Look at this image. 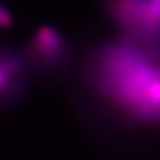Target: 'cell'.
<instances>
[{
    "label": "cell",
    "mask_w": 160,
    "mask_h": 160,
    "mask_svg": "<svg viewBox=\"0 0 160 160\" xmlns=\"http://www.w3.org/2000/svg\"><path fill=\"white\" fill-rule=\"evenodd\" d=\"M90 96L131 127L160 130V35L121 33L90 47L80 63Z\"/></svg>",
    "instance_id": "6da1fadb"
},
{
    "label": "cell",
    "mask_w": 160,
    "mask_h": 160,
    "mask_svg": "<svg viewBox=\"0 0 160 160\" xmlns=\"http://www.w3.org/2000/svg\"><path fill=\"white\" fill-rule=\"evenodd\" d=\"M33 72L60 77L71 69L72 46L67 36L52 26H41L30 36L22 49Z\"/></svg>",
    "instance_id": "7a4b0ae2"
},
{
    "label": "cell",
    "mask_w": 160,
    "mask_h": 160,
    "mask_svg": "<svg viewBox=\"0 0 160 160\" xmlns=\"http://www.w3.org/2000/svg\"><path fill=\"white\" fill-rule=\"evenodd\" d=\"M98 3L121 33L160 35V0H98Z\"/></svg>",
    "instance_id": "3957f363"
},
{
    "label": "cell",
    "mask_w": 160,
    "mask_h": 160,
    "mask_svg": "<svg viewBox=\"0 0 160 160\" xmlns=\"http://www.w3.org/2000/svg\"><path fill=\"white\" fill-rule=\"evenodd\" d=\"M35 72L22 50L0 45V108L25 97Z\"/></svg>",
    "instance_id": "277c9868"
},
{
    "label": "cell",
    "mask_w": 160,
    "mask_h": 160,
    "mask_svg": "<svg viewBox=\"0 0 160 160\" xmlns=\"http://www.w3.org/2000/svg\"><path fill=\"white\" fill-rule=\"evenodd\" d=\"M13 23V15L11 10L5 5L0 2V29H9Z\"/></svg>",
    "instance_id": "5b68a950"
}]
</instances>
